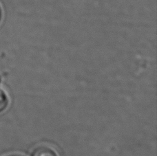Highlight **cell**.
I'll return each mask as SVG.
<instances>
[{
  "mask_svg": "<svg viewBox=\"0 0 157 156\" xmlns=\"http://www.w3.org/2000/svg\"><path fill=\"white\" fill-rule=\"evenodd\" d=\"M33 156H57V155L49 147H41L35 150Z\"/></svg>",
  "mask_w": 157,
  "mask_h": 156,
  "instance_id": "cell-1",
  "label": "cell"
},
{
  "mask_svg": "<svg viewBox=\"0 0 157 156\" xmlns=\"http://www.w3.org/2000/svg\"><path fill=\"white\" fill-rule=\"evenodd\" d=\"M8 105V98L4 91L0 89V112L4 111Z\"/></svg>",
  "mask_w": 157,
  "mask_h": 156,
  "instance_id": "cell-2",
  "label": "cell"
},
{
  "mask_svg": "<svg viewBox=\"0 0 157 156\" xmlns=\"http://www.w3.org/2000/svg\"><path fill=\"white\" fill-rule=\"evenodd\" d=\"M1 16H2V11H1V8H0V19H1Z\"/></svg>",
  "mask_w": 157,
  "mask_h": 156,
  "instance_id": "cell-4",
  "label": "cell"
},
{
  "mask_svg": "<svg viewBox=\"0 0 157 156\" xmlns=\"http://www.w3.org/2000/svg\"><path fill=\"white\" fill-rule=\"evenodd\" d=\"M8 156H22V155H10Z\"/></svg>",
  "mask_w": 157,
  "mask_h": 156,
  "instance_id": "cell-3",
  "label": "cell"
}]
</instances>
